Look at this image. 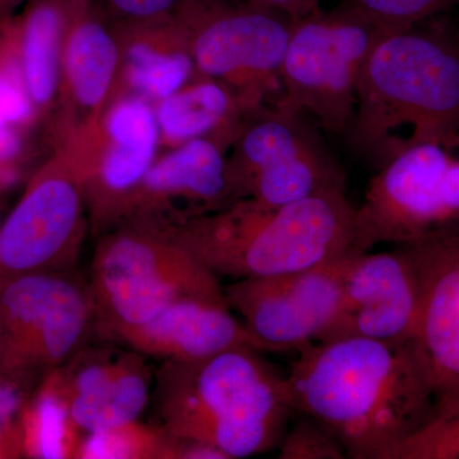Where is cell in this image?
Instances as JSON below:
<instances>
[{"label":"cell","instance_id":"obj_5","mask_svg":"<svg viewBox=\"0 0 459 459\" xmlns=\"http://www.w3.org/2000/svg\"><path fill=\"white\" fill-rule=\"evenodd\" d=\"M89 285L99 337L108 342L181 299L228 303L219 277L170 234L132 223L100 237Z\"/></svg>","mask_w":459,"mask_h":459},{"label":"cell","instance_id":"obj_17","mask_svg":"<svg viewBox=\"0 0 459 459\" xmlns=\"http://www.w3.org/2000/svg\"><path fill=\"white\" fill-rule=\"evenodd\" d=\"M119 30L98 0H80L66 30L62 59L56 141L98 128L122 74Z\"/></svg>","mask_w":459,"mask_h":459},{"label":"cell","instance_id":"obj_14","mask_svg":"<svg viewBox=\"0 0 459 459\" xmlns=\"http://www.w3.org/2000/svg\"><path fill=\"white\" fill-rule=\"evenodd\" d=\"M229 147L214 138H198L156 159L120 225L169 231L237 202L230 180Z\"/></svg>","mask_w":459,"mask_h":459},{"label":"cell","instance_id":"obj_9","mask_svg":"<svg viewBox=\"0 0 459 459\" xmlns=\"http://www.w3.org/2000/svg\"><path fill=\"white\" fill-rule=\"evenodd\" d=\"M318 131L305 115L280 102L247 113L230 146V180L238 201L281 205L347 190L342 166Z\"/></svg>","mask_w":459,"mask_h":459},{"label":"cell","instance_id":"obj_3","mask_svg":"<svg viewBox=\"0 0 459 459\" xmlns=\"http://www.w3.org/2000/svg\"><path fill=\"white\" fill-rule=\"evenodd\" d=\"M152 395L157 425L213 446L226 459L279 448L295 413L287 377L247 347L162 361Z\"/></svg>","mask_w":459,"mask_h":459},{"label":"cell","instance_id":"obj_22","mask_svg":"<svg viewBox=\"0 0 459 459\" xmlns=\"http://www.w3.org/2000/svg\"><path fill=\"white\" fill-rule=\"evenodd\" d=\"M155 110L161 140L174 146L198 138L231 146L247 114L228 86L201 75L159 101Z\"/></svg>","mask_w":459,"mask_h":459},{"label":"cell","instance_id":"obj_8","mask_svg":"<svg viewBox=\"0 0 459 459\" xmlns=\"http://www.w3.org/2000/svg\"><path fill=\"white\" fill-rule=\"evenodd\" d=\"M178 18L198 75L228 86L247 113L279 104L291 18L238 0H186Z\"/></svg>","mask_w":459,"mask_h":459},{"label":"cell","instance_id":"obj_4","mask_svg":"<svg viewBox=\"0 0 459 459\" xmlns=\"http://www.w3.org/2000/svg\"><path fill=\"white\" fill-rule=\"evenodd\" d=\"M355 214L346 190H327L281 205L238 199L165 232L217 277L255 279L361 253L355 247Z\"/></svg>","mask_w":459,"mask_h":459},{"label":"cell","instance_id":"obj_11","mask_svg":"<svg viewBox=\"0 0 459 459\" xmlns=\"http://www.w3.org/2000/svg\"><path fill=\"white\" fill-rule=\"evenodd\" d=\"M87 214L74 160L56 144L0 226V282L23 274L77 270Z\"/></svg>","mask_w":459,"mask_h":459},{"label":"cell","instance_id":"obj_28","mask_svg":"<svg viewBox=\"0 0 459 459\" xmlns=\"http://www.w3.org/2000/svg\"><path fill=\"white\" fill-rule=\"evenodd\" d=\"M391 459H459V410L411 435Z\"/></svg>","mask_w":459,"mask_h":459},{"label":"cell","instance_id":"obj_20","mask_svg":"<svg viewBox=\"0 0 459 459\" xmlns=\"http://www.w3.org/2000/svg\"><path fill=\"white\" fill-rule=\"evenodd\" d=\"M117 26L122 39L123 81L131 92L161 101L198 77L178 14L152 25Z\"/></svg>","mask_w":459,"mask_h":459},{"label":"cell","instance_id":"obj_1","mask_svg":"<svg viewBox=\"0 0 459 459\" xmlns=\"http://www.w3.org/2000/svg\"><path fill=\"white\" fill-rule=\"evenodd\" d=\"M287 376L295 413L331 429L351 459H391L434 419L413 340L350 337L307 344Z\"/></svg>","mask_w":459,"mask_h":459},{"label":"cell","instance_id":"obj_33","mask_svg":"<svg viewBox=\"0 0 459 459\" xmlns=\"http://www.w3.org/2000/svg\"><path fill=\"white\" fill-rule=\"evenodd\" d=\"M29 0H0V23L7 18L14 16L21 5H25Z\"/></svg>","mask_w":459,"mask_h":459},{"label":"cell","instance_id":"obj_18","mask_svg":"<svg viewBox=\"0 0 459 459\" xmlns=\"http://www.w3.org/2000/svg\"><path fill=\"white\" fill-rule=\"evenodd\" d=\"M54 370L83 434L140 420L152 395L146 356L128 347L91 342Z\"/></svg>","mask_w":459,"mask_h":459},{"label":"cell","instance_id":"obj_31","mask_svg":"<svg viewBox=\"0 0 459 459\" xmlns=\"http://www.w3.org/2000/svg\"><path fill=\"white\" fill-rule=\"evenodd\" d=\"M256 7L270 8L281 12L292 21L307 16L319 8V0H238Z\"/></svg>","mask_w":459,"mask_h":459},{"label":"cell","instance_id":"obj_10","mask_svg":"<svg viewBox=\"0 0 459 459\" xmlns=\"http://www.w3.org/2000/svg\"><path fill=\"white\" fill-rule=\"evenodd\" d=\"M99 336L89 281L77 270L0 282V364L4 371L53 370Z\"/></svg>","mask_w":459,"mask_h":459},{"label":"cell","instance_id":"obj_12","mask_svg":"<svg viewBox=\"0 0 459 459\" xmlns=\"http://www.w3.org/2000/svg\"><path fill=\"white\" fill-rule=\"evenodd\" d=\"M160 140L155 108L133 93L110 102L95 131L63 142L82 181L93 234L101 237L123 221Z\"/></svg>","mask_w":459,"mask_h":459},{"label":"cell","instance_id":"obj_6","mask_svg":"<svg viewBox=\"0 0 459 459\" xmlns=\"http://www.w3.org/2000/svg\"><path fill=\"white\" fill-rule=\"evenodd\" d=\"M459 234V133L419 142L376 170L356 207L355 247L416 246Z\"/></svg>","mask_w":459,"mask_h":459},{"label":"cell","instance_id":"obj_26","mask_svg":"<svg viewBox=\"0 0 459 459\" xmlns=\"http://www.w3.org/2000/svg\"><path fill=\"white\" fill-rule=\"evenodd\" d=\"M455 2L458 0H342V4L385 33L418 26Z\"/></svg>","mask_w":459,"mask_h":459},{"label":"cell","instance_id":"obj_23","mask_svg":"<svg viewBox=\"0 0 459 459\" xmlns=\"http://www.w3.org/2000/svg\"><path fill=\"white\" fill-rule=\"evenodd\" d=\"M84 435L71 418L56 371L50 370L23 418L27 455L41 459L75 458Z\"/></svg>","mask_w":459,"mask_h":459},{"label":"cell","instance_id":"obj_30","mask_svg":"<svg viewBox=\"0 0 459 459\" xmlns=\"http://www.w3.org/2000/svg\"><path fill=\"white\" fill-rule=\"evenodd\" d=\"M26 129L7 122L0 123V169H20L29 150Z\"/></svg>","mask_w":459,"mask_h":459},{"label":"cell","instance_id":"obj_32","mask_svg":"<svg viewBox=\"0 0 459 459\" xmlns=\"http://www.w3.org/2000/svg\"><path fill=\"white\" fill-rule=\"evenodd\" d=\"M22 403L20 388L9 380H0V435Z\"/></svg>","mask_w":459,"mask_h":459},{"label":"cell","instance_id":"obj_19","mask_svg":"<svg viewBox=\"0 0 459 459\" xmlns=\"http://www.w3.org/2000/svg\"><path fill=\"white\" fill-rule=\"evenodd\" d=\"M231 312L223 301L181 299L147 322L117 334L113 342L162 361L199 360L238 347L277 352Z\"/></svg>","mask_w":459,"mask_h":459},{"label":"cell","instance_id":"obj_25","mask_svg":"<svg viewBox=\"0 0 459 459\" xmlns=\"http://www.w3.org/2000/svg\"><path fill=\"white\" fill-rule=\"evenodd\" d=\"M0 117L26 131L39 126L21 59L17 13L0 23Z\"/></svg>","mask_w":459,"mask_h":459},{"label":"cell","instance_id":"obj_15","mask_svg":"<svg viewBox=\"0 0 459 459\" xmlns=\"http://www.w3.org/2000/svg\"><path fill=\"white\" fill-rule=\"evenodd\" d=\"M404 247L418 277L413 343L433 394L435 421L459 410V234Z\"/></svg>","mask_w":459,"mask_h":459},{"label":"cell","instance_id":"obj_27","mask_svg":"<svg viewBox=\"0 0 459 459\" xmlns=\"http://www.w3.org/2000/svg\"><path fill=\"white\" fill-rule=\"evenodd\" d=\"M287 427L285 435L277 448L280 459H343L347 452L336 434L304 413Z\"/></svg>","mask_w":459,"mask_h":459},{"label":"cell","instance_id":"obj_29","mask_svg":"<svg viewBox=\"0 0 459 459\" xmlns=\"http://www.w3.org/2000/svg\"><path fill=\"white\" fill-rule=\"evenodd\" d=\"M98 3L117 25L142 26L171 20L186 0H98Z\"/></svg>","mask_w":459,"mask_h":459},{"label":"cell","instance_id":"obj_13","mask_svg":"<svg viewBox=\"0 0 459 459\" xmlns=\"http://www.w3.org/2000/svg\"><path fill=\"white\" fill-rule=\"evenodd\" d=\"M352 255L309 270L234 280L223 287L226 301L277 352L300 351L319 342L334 322Z\"/></svg>","mask_w":459,"mask_h":459},{"label":"cell","instance_id":"obj_2","mask_svg":"<svg viewBox=\"0 0 459 459\" xmlns=\"http://www.w3.org/2000/svg\"><path fill=\"white\" fill-rule=\"evenodd\" d=\"M459 133V39L413 26L380 35L360 81L347 143L382 168L412 144Z\"/></svg>","mask_w":459,"mask_h":459},{"label":"cell","instance_id":"obj_24","mask_svg":"<svg viewBox=\"0 0 459 459\" xmlns=\"http://www.w3.org/2000/svg\"><path fill=\"white\" fill-rule=\"evenodd\" d=\"M180 437L140 420L86 434L77 459H179Z\"/></svg>","mask_w":459,"mask_h":459},{"label":"cell","instance_id":"obj_7","mask_svg":"<svg viewBox=\"0 0 459 459\" xmlns=\"http://www.w3.org/2000/svg\"><path fill=\"white\" fill-rule=\"evenodd\" d=\"M382 33L342 3L294 21L281 69L280 104L305 115L320 131L344 135L362 68Z\"/></svg>","mask_w":459,"mask_h":459},{"label":"cell","instance_id":"obj_16","mask_svg":"<svg viewBox=\"0 0 459 459\" xmlns=\"http://www.w3.org/2000/svg\"><path fill=\"white\" fill-rule=\"evenodd\" d=\"M418 314V277L406 247L355 253L344 270L336 318L319 342L350 337L413 340Z\"/></svg>","mask_w":459,"mask_h":459},{"label":"cell","instance_id":"obj_21","mask_svg":"<svg viewBox=\"0 0 459 459\" xmlns=\"http://www.w3.org/2000/svg\"><path fill=\"white\" fill-rule=\"evenodd\" d=\"M80 0H29L17 14L21 59L39 124L59 104L63 48Z\"/></svg>","mask_w":459,"mask_h":459}]
</instances>
